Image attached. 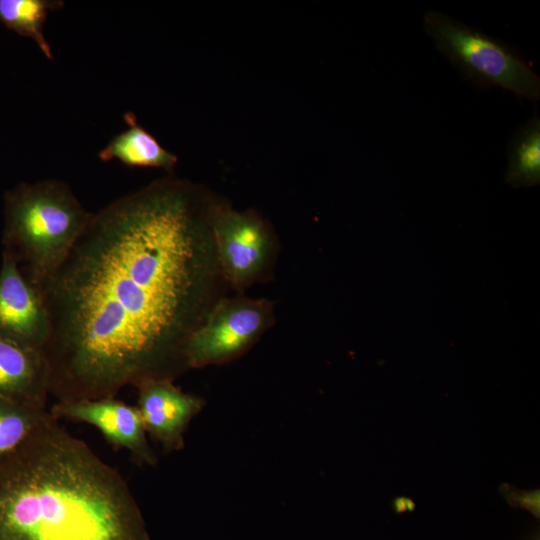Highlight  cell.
<instances>
[{
	"label": "cell",
	"instance_id": "3957f363",
	"mask_svg": "<svg viewBox=\"0 0 540 540\" xmlns=\"http://www.w3.org/2000/svg\"><path fill=\"white\" fill-rule=\"evenodd\" d=\"M92 215L60 180L23 183L6 196V237L32 286L38 289L56 271Z\"/></svg>",
	"mask_w": 540,
	"mask_h": 540
},
{
	"label": "cell",
	"instance_id": "9c48e42d",
	"mask_svg": "<svg viewBox=\"0 0 540 540\" xmlns=\"http://www.w3.org/2000/svg\"><path fill=\"white\" fill-rule=\"evenodd\" d=\"M0 336L42 352L49 336L42 297L9 253L0 272Z\"/></svg>",
	"mask_w": 540,
	"mask_h": 540
},
{
	"label": "cell",
	"instance_id": "7a4b0ae2",
	"mask_svg": "<svg viewBox=\"0 0 540 540\" xmlns=\"http://www.w3.org/2000/svg\"><path fill=\"white\" fill-rule=\"evenodd\" d=\"M0 540H151L121 474L48 411L0 455Z\"/></svg>",
	"mask_w": 540,
	"mask_h": 540
},
{
	"label": "cell",
	"instance_id": "5b68a950",
	"mask_svg": "<svg viewBox=\"0 0 540 540\" xmlns=\"http://www.w3.org/2000/svg\"><path fill=\"white\" fill-rule=\"evenodd\" d=\"M212 232L224 279L237 294L270 274L278 241L270 224L256 211L235 210L218 198L212 213Z\"/></svg>",
	"mask_w": 540,
	"mask_h": 540
},
{
	"label": "cell",
	"instance_id": "6da1fadb",
	"mask_svg": "<svg viewBox=\"0 0 540 540\" xmlns=\"http://www.w3.org/2000/svg\"><path fill=\"white\" fill-rule=\"evenodd\" d=\"M217 199L170 177L93 213L37 289L49 320V395L115 397L188 370L189 339L228 286L212 232Z\"/></svg>",
	"mask_w": 540,
	"mask_h": 540
},
{
	"label": "cell",
	"instance_id": "30bf717a",
	"mask_svg": "<svg viewBox=\"0 0 540 540\" xmlns=\"http://www.w3.org/2000/svg\"><path fill=\"white\" fill-rule=\"evenodd\" d=\"M48 395L43 352L0 336V396L46 410Z\"/></svg>",
	"mask_w": 540,
	"mask_h": 540
},
{
	"label": "cell",
	"instance_id": "8fae6325",
	"mask_svg": "<svg viewBox=\"0 0 540 540\" xmlns=\"http://www.w3.org/2000/svg\"><path fill=\"white\" fill-rule=\"evenodd\" d=\"M127 129L117 134L98 153L101 161L118 160L128 167L160 168L173 171L178 157L165 149L158 140L139 124L133 112L124 114Z\"/></svg>",
	"mask_w": 540,
	"mask_h": 540
},
{
	"label": "cell",
	"instance_id": "5bb4252c",
	"mask_svg": "<svg viewBox=\"0 0 540 540\" xmlns=\"http://www.w3.org/2000/svg\"><path fill=\"white\" fill-rule=\"evenodd\" d=\"M47 413V410L0 396V455L22 443Z\"/></svg>",
	"mask_w": 540,
	"mask_h": 540
},
{
	"label": "cell",
	"instance_id": "4fadbf2b",
	"mask_svg": "<svg viewBox=\"0 0 540 540\" xmlns=\"http://www.w3.org/2000/svg\"><path fill=\"white\" fill-rule=\"evenodd\" d=\"M64 6L62 0H0V22L23 37L32 39L48 60L53 52L44 34L51 11Z\"/></svg>",
	"mask_w": 540,
	"mask_h": 540
},
{
	"label": "cell",
	"instance_id": "9a60e30c",
	"mask_svg": "<svg viewBox=\"0 0 540 540\" xmlns=\"http://www.w3.org/2000/svg\"><path fill=\"white\" fill-rule=\"evenodd\" d=\"M499 492L510 506L525 509L534 517H540L539 489L524 491L508 483H503L499 487Z\"/></svg>",
	"mask_w": 540,
	"mask_h": 540
},
{
	"label": "cell",
	"instance_id": "52a82bcc",
	"mask_svg": "<svg viewBox=\"0 0 540 540\" xmlns=\"http://www.w3.org/2000/svg\"><path fill=\"white\" fill-rule=\"evenodd\" d=\"M49 413L57 420L67 419L96 427L116 449H126L140 465L155 466L158 462L137 406L115 397L76 401H57Z\"/></svg>",
	"mask_w": 540,
	"mask_h": 540
},
{
	"label": "cell",
	"instance_id": "ba28073f",
	"mask_svg": "<svg viewBox=\"0 0 540 540\" xmlns=\"http://www.w3.org/2000/svg\"><path fill=\"white\" fill-rule=\"evenodd\" d=\"M137 408L147 434L167 453L180 451L185 446L184 434L206 401L186 393L172 380L149 379L137 386Z\"/></svg>",
	"mask_w": 540,
	"mask_h": 540
},
{
	"label": "cell",
	"instance_id": "8992f818",
	"mask_svg": "<svg viewBox=\"0 0 540 540\" xmlns=\"http://www.w3.org/2000/svg\"><path fill=\"white\" fill-rule=\"evenodd\" d=\"M270 300L237 294L224 296L209 311L191 335L187 350L188 369L220 365L245 354L272 325Z\"/></svg>",
	"mask_w": 540,
	"mask_h": 540
},
{
	"label": "cell",
	"instance_id": "7c38bea8",
	"mask_svg": "<svg viewBox=\"0 0 540 540\" xmlns=\"http://www.w3.org/2000/svg\"><path fill=\"white\" fill-rule=\"evenodd\" d=\"M505 180L514 188L540 182V118L537 112L513 135L508 144Z\"/></svg>",
	"mask_w": 540,
	"mask_h": 540
},
{
	"label": "cell",
	"instance_id": "277c9868",
	"mask_svg": "<svg viewBox=\"0 0 540 540\" xmlns=\"http://www.w3.org/2000/svg\"><path fill=\"white\" fill-rule=\"evenodd\" d=\"M423 25L436 48L474 86L500 87L534 103L540 99V77L513 46L438 11L427 12Z\"/></svg>",
	"mask_w": 540,
	"mask_h": 540
}]
</instances>
